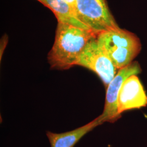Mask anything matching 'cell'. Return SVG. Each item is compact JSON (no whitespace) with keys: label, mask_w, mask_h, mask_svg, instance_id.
I'll use <instances>...</instances> for the list:
<instances>
[{"label":"cell","mask_w":147,"mask_h":147,"mask_svg":"<svg viewBox=\"0 0 147 147\" xmlns=\"http://www.w3.org/2000/svg\"><path fill=\"white\" fill-rule=\"evenodd\" d=\"M65 1H66L68 3H69L71 6H72L73 7L74 9L75 8V3H76V0H64ZM75 11V10H74Z\"/></svg>","instance_id":"10"},{"label":"cell","mask_w":147,"mask_h":147,"mask_svg":"<svg viewBox=\"0 0 147 147\" xmlns=\"http://www.w3.org/2000/svg\"><path fill=\"white\" fill-rule=\"evenodd\" d=\"M141 71L140 65L136 61L119 70L107 86L104 111L99 116L101 124L105 122L114 123L121 118L118 110V96L121 85L128 78L132 75H137Z\"/></svg>","instance_id":"5"},{"label":"cell","mask_w":147,"mask_h":147,"mask_svg":"<svg viewBox=\"0 0 147 147\" xmlns=\"http://www.w3.org/2000/svg\"><path fill=\"white\" fill-rule=\"evenodd\" d=\"M76 65L88 69L96 74L106 86H108L117 73V69L99 46L96 37L88 42L80 56Z\"/></svg>","instance_id":"4"},{"label":"cell","mask_w":147,"mask_h":147,"mask_svg":"<svg viewBox=\"0 0 147 147\" xmlns=\"http://www.w3.org/2000/svg\"><path fill=\"white\" fill-rule=\"evenodd\" d=\"M97 37L93 32L58 22L47 61L53 69L67 70L76 65L88 42Z\"/></svg>","instance_id":"1"},{"label":"cell","mask_w":147,"mask_h":147,"mask_svg":"<svg viewBox=\"0 0 147 147\" xmlns=\"http://www.w3.org/2000/svg\"><path fill=\"white\" fill-rule=\"evenodd\" d=\"M74 10L79 20L97 36L119 28L106 0H76Z\"/></svg>","instance_id":"3"},{"label":"cell","mask_w":147,"mask_h":147,"mask_svg":"<svg viewBox=\"0 0 147 147\" xmlns=\"http://www.w3.org/2000/svg\"><path fill=\"white\" fill-rule=\"evenodd\" d=\"M8 36L7 34L3 35L1 39V45H0V57H1V60L2 58V56L3 55V53H4L5 49L7 47V43H8Z\"/></svg>","instance_id":"9"},{"label":"cell","mask_w":147,"mask_h":147,"mask_svg":"<svg viewBox=\"0 0 147 147\" xmlns=\"http://www.w3.org/2000/svg\"><path fill=\"white\" fill-rule=\"evenodd\" d=\"M147 106V95L140 79L132 75L121 85L118 96L119 115L124 111L139 109Z\"/></svg>","instance_id":"6"},{"label":"cell","mask_w":147,"mask_h":147,"mask_svg":"<svg viewBox=\"0 0 147 147\" xmlns=\"http://www.w3.org/2000/svg\"><path fill=\"white\" fill-rule=\"evenodd\" d=\"M96 39L117 70L132 63L142 48L140 40L136 34L120 27L101 32Z\"/></svg>","instance_id":"2"},{"label":"cell","mask_w":147,"mask_h":147,"mask_svg":"<svg viewBox=\"0 0 147 147\" xmlns=\"http://www.w3.org/2000/svg\"><path fill=\"white\" fill-rule=\"evenodd\" d=\"M101 124L98 117L88 124L70 131L61 134L47 131L46 134L51 147H74L85 135Z\"/></svg>","instance_id":"7"},{"label":"cell","mask_w":147,"mask_h":147,"mask_svg":"<svg viewBox=\"0 0 147 147\" xmlns=\"http://www.w3.org/2000/svg\"><path fill=\"white\" fill-rule=\"evenodd\" d=\"M49 8L56 16L58 22L77 27L84 30L89 28L80 21L74 9L64 0H37Z\"/></svg>","instance_id":"8"}]
</instances>
